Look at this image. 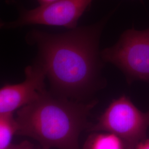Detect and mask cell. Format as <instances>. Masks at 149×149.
<instances>
[{"instance_id":"obj_12","label":"cell","mask_w":149,"mask_h":149,"mask_svg":"<svg viewBox=\"0 0 149 149\" xmlns=\"http://www.w3.org/2000/svg\"></svg>"},{"instance_id":"obj_1","label":"cell","mask_w":149,"mask_h":149,"mask_svg":"<svg viewBox=\"0 0 149 149\" xmlns=\"http://www.w3.org/2000/svg\"><path fill=\"white\" fill-rule=\"evenodd\" d=\"M104 24L101 22L60 34L28 33L27 43L37 49L36 61L61 97H80L93 88L102 68L99 43Z\"/></svg>"},{"instance_id":"obj_2","label":"cell","mask_w":149,"mask_h":149,"mask_svg":"<svg viewBox=\"0 0 149 149\" xmlns=\"http://www.w3.org/2000/svg\"><path fill=\"white\" fill-rule=\"evenodd\" d=\"M95 102L88 104L52 96L44 91L17 112V134L33 139L44 149H81L79 137Z\"/></svg>"},{"instance_id":"obj_10","label":"cell","mask_w":149,"mask_h":149,"mask_svg":"<svg viewBox=\"0 0 149 149\" xmlns=\"http://www.w3.org/2000/svg\"><path fill=\"white\" fill-rule=\"evenodd\" d=\"M133 149H149V139H145L139 142Z\"/></svg>"},{"instance_id":"obj_7","label":"cell","mask_w":149,"mask_h":149,"mask_svg":"<svg viewBox=\"0 0 149 149\" xmlns=\"http://www.w3.org/2000/svg\"><path fill=\"white\" fill-rule=\"evenodd\" d=\"M86 149H128L122 139L114 134H96L88 140Z\"/></svg>"},{"instance_id":"obj_3","label":"cell","mask_w":149,"mask_h":149,"mask_svg":"<svg viewBox=\"0 0 149 149\" xmlns=\"http://www.w3.org/2000/svg\"><path fill=\"white\" fill-rule=\"evenodd\" d=\"M103 61L121 70L130 81L149 82V28L127 30L117 43L101 52Z\"/></svg>"},{"instance_id":"obj_4","label":"cell","mask_w":149,"mask_h":149,"mask_svg":"<svg viewBox=\"0 0 149 149\" xmlns=\"http://www.w3.org/2000/svg\"><path fill=\"white\" fill-rule=\"evenodd\" d=\"M149 127V112H141L129 98L122 96L112 102L92 130L114 134L128 149H133L146 138Z\"/></svg>"},{"instance_id":"obj_9","label":"cell","mask_w":149,"mask_h":149,"mask_svg":"<svg viewBox=\"0 0 149 149\" xmlns=\"http://www.w3.org/2000/svg\"><path fill=\"white\" fill-rule=\"evenodd\" d=\"M6 149H34L33 145L28 141H24L16 145H11Z\"/></svg>"},{"instance_id":"obj_6","label":"cell","mask_w":149,"mask_h":149,"mask_svg":"<svg viewBox=\"0 0 149 149\" xmlns=\"http://www.w3.org/2000/svg\"><path fill=\"white\" fill-rule=\"evenodd\" d=\"M25 80L19 84H6L0 90V113H13L36 101L45 90L47 77L37 61L24 70Z\"/></svg>"},{"instance_id":"obj_11","label":"cell","mask_w":149,"mask_h":149,"mask_svg":"<svg viewBox=\"0 0 149 149\" xmlns=\"http://www.w3.org/2000/svg\"><path fill=\"white\" fill-rule=\"evenodd\" d=\"M40 5H45L54 2H55L58 0H37Z\"/></svg>"},{"instance_id":"obj_8","label":"cell","mask_w":149,"mask_h":149,"mask_svg":"<svg viewBox=\"0 0 149 149\" xmlns=\"http://www.w3.org/2000/svg\"><path fill=\"white\" fill-rule=\"evenodd\" d=\"M18 129V123L13 113H0V149H7L11 146Z\"/></svg>"},{"instance_id":"obj_5","label":"cell","mask_w":149,"mask_h":149,"mask_svg":"<svg viewBox=\"0 0 149 149\" xmlns=\"http://www.w3.org/2000/svg\"><path fill=\"white\" fill-rule=\"evenodd\" d=\"M93 0H58L32 10L22 9L15 21L3 23L5 28H16L31 25L58 26L73 29L77 28L81 16Z\"/></svg>"}]
</instances>
